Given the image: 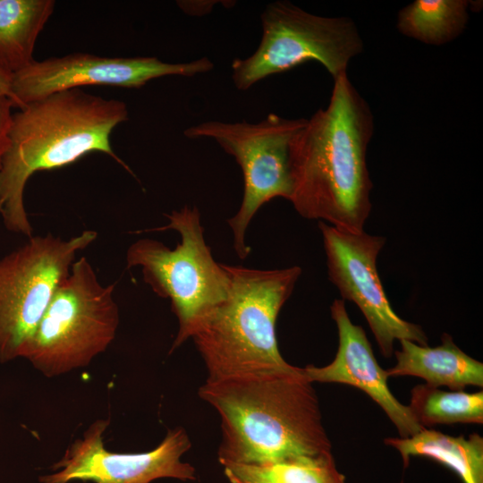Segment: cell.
I'll use <instances>...</instances> for the list:
<instances>
[{"mask_svg": "<svg viewBox=\"0 0 483 483\" xmlns=\"http://www.w3.org/2000/svg\"><path fill=\"white\" fill-rule=\"evenodd\" d=\"M12 74L0 67V97H10Z\"/></svg>", "mask_w": 483, "mask_h": 483, "instance_id": "cell-22", "label": "cell"}, {"mask_svg": "<svg viewBox=\"0 0 483 483\" xmlns=\"http://www.w3.org/2000/svg\"><path fill=\"white\" fill-rule=\"evenodd\" d=\"M385 443L398 450L405 467L411 456L427 457L453 470L463 483H483V437L476 433L466 438L424 428L409 437H387Z\"/></svg>", "mask_w": 483, "mask_h": 483, "instance_id": "cell-15", "label": "cell"}, {"mask_svg": "<svg viewBox=\"0 0 483 483\" xmlns=\"http://www.w3.org/2000/svg\"><path fill=\"white\" fill-rule=\"evenodd\" d=\"M373 132L369 104L342 73L327 106L307 119L290 144L289 200L299 215L341 231H364L372 208L367 149Z\"/></svg>", "mask_w": 483, "mask_h": 483, "instance_id": "cell-1", "label": "cell"}, {"mask_svg": "<svg viewBox=\"0 0 483 483\" xmlns=\"http://www.w3.org/2000/svg\"><path fill=\"white\" fill-rule=\"evenodd\" d=\"M262 37L257 50L232 63V79L240 90L303 63L322 64L335 79L363 50L357 26L348 17H325L288 1L268 4L260 16Z\"/></svg>", "mask_w": 483, "mask_h": 483, "instance_id": "cell-7", "label": "cell"}, {"mask_svg": "<svg viewBox=\"0 0 483 483\" xmlns=\"http://www.w3.org/2000/svg\"><path fill=\"white\" fill-rule=\"evenodd\" d=\"M230 483H346L332 453L269 464H226Z\"/></svg>", "mask_w": 483, "mask_h": 483, "instance_id": "cell-18", "label": "cell"}, {"mask_svg": "<svg viewBox=\"0 0 483 483\" xmlns=\"http://www.w3.org/2000/svg\"><path fill=\"white\" fill-rule=\"evenodd\" d=\"M178 5L192 15H203L209 13L215 4V1H178Z\"/></svg>", "mask_w": 483, "mask_h": 483, "instance_id": "cell-21", "label": "cell"}, {"mask_svg": "<svg viewBox=\"0 0 483 483\" xmlns=\"http://www.w3.org/2000/svg\"><path fill=\"white\" fill-rule=\"evenodd\" d=\"M97 233L70 239L51 233L28 241L0 258V362L24 358L37 326L77 253Z\"/></svg>", "mask_w": 483, "mask_h": 483, "instance_id": "cell-8", "label": "cell"}, {"mask_svg": "<svg viewBox=\"0 0 483 483\" xmlns=\"http://www.w3.org/2000/svg\"><path fill=\"white\" fill-rule=\"evenodd\" d=\"M436 347L401 340V349L394 352L396 364L386 369L387 377L415 376L426 384L450 390H463L468 386H483V364L462 352L450 335L441 336Z\"/></svg>", "mask_w": 483, "mask_h": 483, "instance_id": "cell-14", "label": "cell"}, {"mask_svg": "<svg viewBox=\"0 0 483 483\" xmlns=\"http://www.w3.org/2000/svg\"><path fill=\"white\" fill-rule=\"evenodd\" d=\"M326 256L329 280L343 300L360 309L373 333L381 353L390 358L394 343L408 340L428 345L420 326L401 318L392 309L377 270V258L386 238L364 231L350 233L318 222Z\"/></svg>", "mask_w": 483, "mask_h": 483, "instance_id": "cell-10", "label": "cell"}, {"mask_svg": "<svg viewBox=\"0 0 483 483\" xmlns=\"http://www.w3.org/2000/svg\"><path fill=\"white\" fill-rule=\"evenodd\" d=\"M306 122L305 118L289 119L269 114L258 123L208 121L183 131L190 139L216 140L235 158L242 171L243 199L236 215L227 221L234 250L242 259L250 254L245 233L259 208L275 198H291L290 144Z\"/></svg>", "mask_w": 483, "mask_h": 483, "instance_id": "cell-9", "label": "cell"}, {"mask_svg": "<svg viewBox=\"0 0 483 483\" xmlns=\"http://www.w3.org/2000/svg\"><path fill=\"white\" fill-rule=\"evenodd\" d=\"M108 419H97L75 440L63 458L52 466L55 471L39 478L41 483H150L162 478L196 479L194 467L181 458L191 446L182 428L169 429L154 449L143 453H113L105 447L103 435Z\"/></svg>", "mask_w": 483, "mask_h": 483, "instance_id": "cell-12", "label": "cell"}, {"mask_svg": "<svg viewBox=\"0 0 483 483\" xmlns=\"http://www.w3.org/2000/svg\"><path fill=\"white\" fill-rule=\"evenodd\" d=\"M127 119L124 102L80 88L54 93L13 114L9 146L0 168V216L4 227L33 236L23 197L29 178L38 171L62 167L99 151L132 174L110 143L114 128Z\"/></svg>", "mask_w": 483, "mask_h": 483, "instance_id": "cell-3", "label": "cell"}, {"mask_svg": "<svg viewBox=\"0 0 483 483\" xmlns=\"http://www.w3.org/2000/svg\"><path fill=\"white\" fill-rule=\"evenodd\" d=\"M114 284L100 283L85 257L75 260L45 310L24 359L47 377L81 369L114 341L120 323Z\"/></svg>", "mask_w": 483, "mask_h": 483, "instance_id": "cell-6", "label": "cell"}, {"mask_svg": "<svg viewBox=\"0 0 483 483\" xmlns=\"http://www.w3.org/2000/svg\"><path fill=\"white\" fill-rule=\"evenodd\" d=\"M470 4L468 0H415L399 11L397 29L424 44L441 46L464 31Z\"/></svg>", "mask_w": 483, "mask_h": 483, "instance_id": "cell-17", "label": "cell"}, {"mask_svg": "<svg viewBox=\"0 0 483 483\" xmlns=\"http://www.w3.org/2000/svg\"><path fill=\"white\" fill-rule=\"evenodd\" d=\"M225 267L231 277L229 295L191 337L206 366L207 379L291 369L279 352L275 322L301 268Z\"/></svg>", "mask_w": 483, "mask_h": 483, "instance_id": "cell-4", "label": "cell"}, {"mask_svg": "<svg viewBox=\"0 0 483 483\" xmlns=\"http://www.w3.org/2000/svg\"><path fill=\"white\" fill-rule=\"evenodd\" d=\"M13 105L8 97H0V168L9 146V132L12 125Z\"/></svg>", "mask_w": 483, "mask_h": 483, "instance_id": "cell-20", "label": "cell"}, {"mask_svg": "<svg viewBox=\"0 0 483 483\" xmlns=\"http://www.w3.org/2000/svg\"><path fill=\"white\" fill-rule=\"evenodd\" d=\"M424 428L438 424L483 423V392L445 391L427 384L415 386L408 406Z\"/></svg>", "mask_w": 483, "mask_h": 483, "instance_id": "cell-19", "label": "cell"}, {"mask_svg": "<svg viewBox=\"0 0 483 483\" xmlns=\"http://www.w3.org/2000/svg\"><path fill=\"white\" fill-rule=\"evenodd\" d=\"M165 216L169 223L151 231L174 230L181 242L170 249L157 240L140 239L128 248L126 264L127 268L140 267L153 292L170 300L179 325L172 352L227 299L231 277L225 265L213 258L196 207L185 206Z\"/></svg>", "mask_w": 483, "mask_h": 483, "instance_id": "cell-5", "label": "cell"}, {"mask_svg": "<svg viewBox=\"0 0 483 483\" xmlns=\"http://www.w3.org/2000/svg\"><path fill=\"white\" fill-rule=\"evenodd\" d=\"M330 311L338 330L337 352L325 367L302 368L306 378L311 383H342L362 390L384 410L401 437L411 436L426 428L390 391L386 370L377 363L363 328L351 321L343 300L335 299Z\"/></svg>", "mask_w": 483, "mask_h": 483, "instance_id": "cell-13", "label": "cell"}, {"mask_svg": "<svg viewBox=\"0 0 483 483\" xmlns=\"http://www.w3.org/2000/svg\"><path fill=\"white\" fill-rule=\"evenodd\" d=\"M53 0H0V67L16 73L35 61L36 40L54 12Z\"/></svg>", "mask_w": 483, "mask_h": 483, "instance_id": "cell-16", "label": "cell"}, {"mask_svg": "<svg viewBox=\"0 0 483 483\" xmlns=\"http://www.w3.org/2000/svg\"><path fill=\"white\" fill-rule=\"evenodd\" d=\"M208 57L187 63H166L153 56L101 57L73 53L62 57L34 61L13 73L10 97L13 107L56 92L89 85L138 89L165 76L191 77L213 69Z\"/></svg>", "mask_w": 483, "mask_h": 483, "instance_id": "cell-11", "label": "cell"}, {"mask_svg": "<svg viewBox=\"0 0 483 483\" xmlns=\"http://www.w3.org/2000/svg\"><path fill=\"white\" fill-rule=\"evenodd\" d=\"M199 395L220 417L223 466L331 453L316 391L302 368L206 379Z\"/></svg>", "mask_w": 483, "mask_h": 483, "instance_id": "cell-2", "label": "cell"}]
</instances>
